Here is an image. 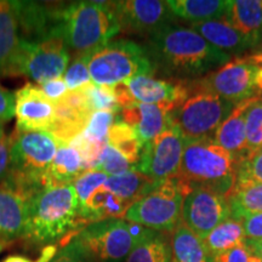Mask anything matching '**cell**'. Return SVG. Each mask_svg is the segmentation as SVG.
<instances>
[{"instance_id":"obj_1","label":"cell","mask_w":262,"mask_h":262,"mask_svg":"<svg viewBox=\"0 0 262 262\" xmlns=\"http://www.w3.org/2000/svg\"><path fill=\"white\" fill-rule=\"evenodd\" d=\"M147 51L156 71L178 81L196 80L232 60L195 31L172 24L149 35Z\"/></svg>"},{"instance_id":"obj_2","label":"cell","mask_w":262,"mask_h":262,"mask_svg":"<svg viewBox=\"0 0 262 262\" xmlns=\"http://www.w3.org/2000/svg\"><path fill=\"white\" fill-rule=\"evenodd\" d=\"M239 163L212 137L187 140L176 178L189 188L201 187L227 195L235 185Z\"/></svg>"},{"instance_id":"obj_3","label":"cell","mask_w":262,"mask_h":262,"mask_svg":"<svg viewBox=\"0 0 262 262\" xmlns=\"http://www.w3.org/2000/svg\"><path fill=\"white\" fill-rule=\"evenodd\" d=\"M80 226L73 185L44 188L29 199L25 238L50 245Z\"/></svg>"},{"instance_id":"obj_4","label":"cell","mask_w":262,"mask_h":262,"mask_svg":"<svg viewBox=\"0 0 262 262\" xmlns=\"http://www.w3.org/2000/svg\"><path fill=\"white\" fill-rule=\"evenodd\" d=\"M61 33L70 51L85 56L120 32L111 2H75L61 6Z\"/></svg>"},{"instance_id":"obj_5","label":"cell","mask_w":262,"mask_h":262,"mask_svg":"<svg viewBox=\"0 0 262 262\" xmlns=\"http://www.w3.org/2000/svg\"><path fill=\"white\" fill-rule=\"evenodd\" d=\"M58 146V140L48 131L17 127L11 135V164L6 183L31 199L45 188V175Z\"/></svg>"},{"instance_id":"obj_6","label":"cell","mask_w":262,"mask_h":262,"mask_svg":"<svg viewBox=\"0 0 262 262\" xmlns=\"http://www.w3.org/2000/svg\"><path fill=\"white\" fill-rule=\"evenodd\" d=\"M88 67L91 83L108 88L156 72L147 48L127 39L112 40L91 52L88 55Z\"/></svg>"},{"instance_id":"obj_7","label":"cell","mask_w":262,"mask_h":262,"mask_svg":"<svg viewBox=\"0 0 262 262\" xmlns=\"http://www.w3.org/2000/svg\"><path fill=\"white\" fill-rule=\"evenodd\" d=\"M153 232L124 219H111L85 226L75 238L89 257L100 262H120Z\"/></svg>"},{"instance_id":"obj_8","label":"cell","mask_w":262,"mask_h":262,"mask_svg":"<svg viewBox=\"0 0 262 262\" xmlns=\"http://www.w3.org/2000/svg\"><path fill=\"white\" fill-rule=\"evenodd\" d=\"M189 187L175 178L159 182L127 209L124 220L155 232H173L181 222L182 204Z\"/></svg>"},{"instance_id":"obj_9","label":"cell","mask_w":262,"mask_h":262,"mask_svg":"<svg viewBox=\"0 0 262 262\" xmlns=\"http://www.w3.org/2000/svg\"><path fill=\"white\" fill-rule=\"evenodd\" d=\"M234 107L217 95L196 91L173 108L170 120L179 127L185 141L208 139L214 136Z\"/></svg>"},{"instance_id":"obj_10","label":"cell","mask_w":262,"mask_h":262,"mask_svg":"<svg viewBox=\"0 0 262 262\" xmlns=\"http://www.w3.org/2000/svg\"><path fill=\"white\" fill-rule=\"evenodd\" d=\"M71 51L62 35L39 41L21 40L12 75H26L37 84L63 77Z\"/></svg>"},{"instance_id":"obj_11","label":"cell","mask_w":262,"mask_h":262,"mask_svg":"<svg viewBox=\"0 0 262 262\" xmlns=\"http://www.w3.org/2000/svg\"><path fill=\"white\" fill-rule=\"evenodd\" d=\"M256 66L245 57H234L217 70L196 80L186 81L189 94L206 91L217 95L237 106L243 101L258 97L255 86Z\"/></svg>"},{"instance_id":"obj_12","label":"cell","mask_w":262,"mask_h":262,"mask_svg":"<svg viewBox=\"0 0 262 262\" xmlns=\"http://www.w3.org/2000/svg\"><path fill=\"white\" fill-rule=\"evenodd\" d=\"M118 106L131 107L137 103L175 104L179 106L189 96L186 81H171L155 78L153 75H139L112 88Z\"/></svg>"},{"instance_id":"obj_13","label":"cell","mask_w":262,"mask_h":262,"mask_svg":"<svg viewBox=\"0 0 262 262\" xmlns=\"http://www.w3.org/2000/svg\"><path fill=\"white\" fill-rule=\"evenodd\" d=\"M183 148L185 139L179 127L171 123L152 142L143 146L135 169L157 182L175 178L181 165Z\"/></svg>"},{"instance_id":"obj_14","label":"cell","mask_w":262,"mask_h":262,"mask_svg":"<svg viewBox=\"0 0 262 262\" xmlns=\"http://www.w3.org/2000/svg\"><path fill=\"white\" fill-rule=\"evenodd\" d=\"M232 217L226 195L209 189L193 187L185 195L181 222L203 239L216 226Z\"/></svg>"},{"instance_id":"obj_15","label":"cell","mask_w":262,"mask_h":262,"mask_svg":"<svg viewBox=\"0 0 262 262\" xmlns=\"http://www.w3.org/2000/svg\"><path fill=\"white\" fill-rule=\"evenodd\" d=\"M120 32L149 35L164 26L171 25L173 15L168 3L162 0H123L111 2Z\"/></svg>"},{"instance_id":"obj_16","label":"cell","mask_w":262,"mask_h":262,"mask_svg":"<svg viewBox=\"0 0 262 262\" xmlns=\"http://www.w3.org/2000/svg\"><path fill=\"white\" fill-rule=\"evenodd\" d=\"M56 103V113L49 133L52 134L58 142L70 143L75 136L85 129L94 111L91 110L84 86L68 91Z\"/></svg>"},{"instance_id":"obj_17","label":"cell","mask_w":262,"mask_h":262,"mask_svg":"<svg viewBox=\"0 0 262 262\" xmlns=\"http://www.w3.org/2000/svg\"><path fill=\"white\" fill-rule=\"evenodd\" d=\"M56 113V103L33 84H26L15 94L17 127L24 130H50Z\"/></svg>"},{"instance_id":"obj_18","label":"cell","mask_w":262,"mask_h":262,"mask_svg":"<svg viewBox=\"0 0 262 262\" xmlns=\"http://www.w3.org/2000/svg\"><path fill=\"white\" fill-rule=\"evenodd\" d=\"M175 104L137 103L120 110V120L136 133L142 146L152 142L171 124L170 113Z\"/></svg>"},{"instance_id":"obj_19","label":"cell","mask_w":262,"mask_h":262,"mask_svg":"<svg viewBox=\"0 0 262 262\" xmlns=\"http://www.w3.org/2000/svg\"><path fill=\"white\" fill-rule=\"evenodd\" d=\"M29 198L12 186H0V243L25 237Z\"/></svg>"},{"instance_id":"obj_20","label":"cell","mask_w":262,"mask_h":262,"mask_svg":"<svg viewBox=\"0 0 262 262\" xmlns=\"http://www.w3.org/2000/svg\"><path fill=\"white\" fill-rule=\"evenodd\" d=\"M224 19L241 33L251 50L262 45V0H229Z\"/></svg>"},{"instance_id":"obj_21","label":"cell","mask_w":262,"mask_h":262,"mask_svg":"<svg viewBox=\"0 0 262 262\" xmlns=\"http://www.w3.org/2000/svg\"><path fill=\"white\" fill-rule=\"evenodd\" d=\"M21 35L15 2L0 0V75H12Z\"/></svg>"},{"instance_id":"obj_22","label":"cell","mask_w":262,"mask_h":262,"mask_svg":"<svg viewBox=\"0 0 262 262\" xmlns=\"http://www.w3.org/2000/svg\"><path fill=\"white\" fill-rule=\"evenodd\" d=\"M254 98L237 104L212 136L219 146L225 148L238 160H242L247 155L245 114Z\"/></svg>"},{"instance_id":"obj_23","label":"cell","mask_w":262,"mask_h":262,"mask_svg":"<svg viewBox=\"0 0 262 262\" xmlns=\"http://www.w3.org/2000/svg\"><path fill=\"white\" fill-rule=\"evenodd\" d=\"M130 206L129 203L101 186L84 204L79 205V221L85 227L97 221L124 219Z\"/></svg>"},{"instance_id":"obj_24","label":"cell","mask_w":262,"mask_h":262,"mask_svg":"<svg viewBox=\"0 0 262 262\" xmlns=\"http://www.w3.org/2000/svg\"><path fill=\"white\" fill-rule=\"evenodd\" d=\"M189 28L198 33L212 47L226 52L229 56L241 55L245 51L251 50L247 39L224 18L191 24Z\"/></svg>"},{"instance_id":"obj_25","label":"cell","mask_w":262,"mask_h":262,"mask_svg":"<svg viewBox=\"0 0 262 262\" xmlns=\"http://www.w3.org/2000/svg\"><path fill=\"white\" fill-rule=\"evenodd\" d=\"M85 171L86 168L79 152L70 143L60 142L56 156L45 175V188L73 185Z\"/></svg>"},{"instance_id":"obj_26","label":"cell","mask_w":262,"mask_h":262,"mask_svg":"<svg viewBox=\"0 0 262 262\" xmlns=\"http://www.w3.org/2000/svg\"><path fill=\"white\" fill-rule=\"evenodd\" d=\"M166 3L173 17L191 24L222 19L227 6L224 0H169Z\"/></svg>"},{"instance_id":"obj_27","label":"cell","mask_w":262,"mask_h":262,"mask_svg":"<svg viewBox=\"0 0 262 262\" xmlns=\"http://www.w3.org/2000/svg\"><path fill=\"white\" fill-rule=\"evenodd\" d=\"M170 248L171 262H210L202 239L183 222H180L172 232Z\"/></svg>"},{"instance_id":"obj_28","label":"cell","mask_w":262,"mask_h":262,"mask_svg":"<svg viewBox=\"0 0 262 262\" xmlns=\"http://www.w3.org/2000/svg\"><path fill=\"white\" fill-rule=\"evenodd\" d=\"M159 182L143 175L136 169L130 170L123 175L110 176L104 187L133 205L134 203L152 191Z\"/></svg>"},{"instance_id":"obj_29","label":"cell","mask_w":262,"mask_h":262,"mask_svg":"<svg viewBox=\"0 0 262 262\" xmlns=\"http://www.w3.org/2000/svg\"><path fill=\"white\" fill-rule=\"evenodd\" d=\"M202 242L210 257L243 244L245 234L242 221L233 217L228 219L209 232Z\"/></svg>"},{"instance_id":"obj_30","label":"cell","mask_w":262,"mask_h":262,"mask_svg":"<svg viewBox=\"0 0 262 262\" xmlns=\"http://www.w3.org/2000/svg\"><path fill=\"white\" fill-rule=\"evenodd\" d=\"M232 217H242L262 212V183H244L234 185L226 195Z\"/></svg>"},{"instance_id":"obj_31","label":"cell","mask_w":262,"mask_h":262,"mask_svg":"<svg viewBox=\"0 0 262 262\" xmlns=\"http://www.w3.org/2000/svg\"><path fill=\"white\" fill-rule=\"evenodd\" d=\"M108 145L125 157L133 166L139 164L143 146L135 131L122 120H116L111 126L108 131Z\"/></svg>"},{"instance_id":"obj_32","label":"cell","mask_w":262,"mask_h":262,"mask_svg":"<svg viewBox=\"0 0 262 262\" xmlns=\"http://www.w3.org/2000/svg\"><path fill=\"white\" fill-rule=\"evenodd\" d=\"M125 262H171V248L163 235L153 232L137 244Z\"/></svg>"},{"instance_id":"obj_33","label":"cell","mask_w":262,"mask_h":262,"mask_svg":"<svg viewBox=\"0 0 262 262\" xmlns=\"http://www.w3.org/2000/svg\"><path fill=\"white\" fill-rule=\"evenodd\" d=\"M247 153L262 148V97H255L245 114Z\"/></svg>"},{"instance_id":"obj_34","label":"cell","mask_w":262,"mask_h":262,"mask_svg":"<svg viewBox=\"0 0 262 262\" xmlns=\"http://www.w3.org/2000/svg\"><path fill=\"white\" fill-rule=\"evenodd\" d=\"M262 183V148L249 152L238 166L235 185Z\"/></svg>"},{"instance_id":"obj_35","label":"cell","mask_w":262,"mask_h":262,"mask_svg":"<svg viewBox=\"0 0 262 262\" xmlns=\"http://www.w3.org/2000/svg\"><path fill=\"white\" fill-rule=\"evenodd\" d=\"M95 169L104 172L108 176H119L135 169V166L131 165L129 160L112 146L107 145L102 150V155Z\"/></svg>"},{"instance_id":"obj_36","label":"cell","mask_w":262,"mask_h":262,"mask_svg":"<svg viewBox=\"0 0 262 262\" xmlns=\"http://www.w3.org/2000/svg\"><path fill=\"white\" fill-rule=\"evenodd\" d=\"M84 89L94 113L98 111H111V112L117 113L120 111L112 88L98 86L91 83L84 86Z\"/></svg>"},{"instance_id":"obj_37","label":"cell","mask_w":262,"mask_h":262,"mask_svg":"<svg viewBox=\"0 0 262 262\" xmlns=\"http://www.w3.org/2000/svg\"><path fill=\"white\" fill-rule=\"evenodd\" d=\"M108 178H110V176L106 175V173L102 171H98L96 169H89L81 173L77 181L73 183V187L75 193H77L79 205L84 204V203L88 201V198H89L97 188L103 186Z\"/></svg>"},{"instance_id":"obj_38","label":"cell","mask_w":262,"mask_h":262,"mask_svg":"<svg viewBox=\"0 0 262 262\" xmlns=\"http://www.w3.org/2000/svg\"><path fill=\"white\" fill-rule=\"evenodd\" d=\"M116 114L111 111H98L93 113L83 131L98 142L108 143V131L116 122Z\"/></svg>"},{"instance_id":"obj_39","label":"cell","mask_w":262,"mask_h":262,"mask_svg":"<svg viewBox=\"0 0 262 262\" xmlns=\"http://www.w3.org/2000/svg\"><path fill=\"white\" fill-rule=\"evenodd\" d=\"M63 79L70 91L80 89L91 84L89 67H88V55L74 57V60L64 72Z\"/></svg>"},{"instance_id":"obj_40","label":"cell","mask_w":262,"mask_h":262,"mask_svg":"<svg viewBox=\"0 0 262 262\" xmlns=\"http://www.w3.org/2000/svg\"><path fill=\"white\" fill-rule=\"evenodd\" d=\"M89 255H88L83 245L77 238L66 244L55 257L50 262H88Z\"/></svg>"},{"instance_id":"obj_41","label":"cell","mask_w":262,"mask_h":262,"mask_svg":"<svg viewBox=\"0 0 262 262\" xmlns=\"http://www.w3.org/2000/svg\"><path fill=\"white\" fill-rule=\"evenodd\" d=\"M210 262H262L256 255H254L249 250L245 244L238 245L231 250L225 251V253L215 255L210 257Z\"/></svg>"},{"instance_id":"obj_42","label":"cell","mask_w":262,"mask_h":262,"mask_svg":"<svg viewBox=\"0 0 262 262\" xmlns=\"http://www.w3.org/2000/svg\"><path fill=\"white\" fill-rule=\"evenodd\" d=\"M11 136L0 137V186L8 181L11 164Z\"/></svg>"},{"instance_id":"obj_43","label":"cell","mask_w":262,"mask_h":262,"mask_svg":"<svg viewBox=\"0 0 262 262\" xmlns=\"http://www.w3.org/2000/svg\"><path fill=\"white\" fill-rule=\"evenodd\" d=\"M244 228L245 239L248 241H258L262 239V212L244 216L241 219Z\"/></svg>"},{"instance_id":"obj_44","label":"cell","mask_w":262,"mask_h":262,"mask_svg":"<svg viewBox=\"0 0 262 262\" xmlns=\"http://www.w3.org/2000/svg\"><path fill=\"white\" fill-rule=\"evenodd\" d=\"M39 89L47 95L51 101H54V102L60 101L61 98L64 97L66 95L68 94V91H70L68 90L67 84H66L63 77L57 78V79H51V80L45 81V83L39 85Z\"/></svg>"},{"instance_id":"obj_45","label":"cell","mask_w":262,"mask_h":262,"mask_svg":"<svg viewBox=\"0 0 262 262\" xmlns=\"http://www.w3.org/2000/svg\"><path fill=\"white\" fill-rule=\"evenodd\" d=\"M15 116V95L0 86V124L11 119Z\"/></svg>"},{"instance_id":"obj_46","label":"cell","mask_w":262,"mask_h":262,"mask_svg":"<svg viewBox=\"0 0 262 262\" xmlns=\"http://www.w3.org/2000/svg\"><path fill=\"white\" fill-rule=\"evenodd\" d=\"M56 254H57V247L55 244H50L42 249L40 256H39L37 261H32L31 258L21 256V255H11V256L6 257L4 262H50Z\"/></svg>"},{"instance_id":"obj_47","label":"cell","mask_w":262,"mask_h":262,"mask_svg":"<svg viewBox=\"0 0 262 262\" xmlns=\"http://www.w3.org/2000/svg\"><path fill=\"white\" fill-rule=\"evenodd\" d=\"M245 244H247L249 250L254 255H256L262 261V239H258V241H248V239H245Z\"/></svg>"},{"instance_id":"obj_48","label":"cell","mask_w":262,"mask_h":262,"mask_svg":"<svg viewBox=\"0 0 262 262\" xmlns=\"http://www.w3.org/2000/svg\"><path fill=\"white\" fill-rule=\"evenodd\" d=\"M247 60L255 66H262V45L254 50L250 51V54L244 56Z\"/></svg>"},{"instance_id":"obj_49","label":"cell","mask_w":262,"mask_h":262,"mask_svg":"<svg viewBox=\"0 0 262 262\" xmlns=\"http://www.w3.org/2000/svg\"><path fill=\"white\" fill-rule=\"evenodd\" d=\"M255 86H256L258 97H262V66H256V73H255Z\"/></svg>"},{"instance_id":"obj_50","label":"cell","mask_w":262,"mask_h":262,"mask_svg":"<svg viewBox=\"0 0 262 262\" xmlns=\"http://www.w3.org/2000/svg\"><path fill=\"white\" fill-rule=\"evenodd\" d=\"M4 135H5V134H4V130H3V125L0 124V137H3Z\"/></svg>"},{"instance_id":"obj_51","label":"cell","mask_w":262,"mask_h":262,"mask_svg":"<svg viewBox=\"0 0 262 262\" xmlns=\"http://www.w3.org/2000/svg\"><path fill=\"white\" fill-rule=\"evenodd\" d=\"M2 249H3V244L0 243V250H2Z\"/></svg>"}]
</instances>
